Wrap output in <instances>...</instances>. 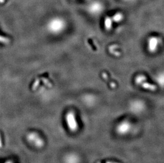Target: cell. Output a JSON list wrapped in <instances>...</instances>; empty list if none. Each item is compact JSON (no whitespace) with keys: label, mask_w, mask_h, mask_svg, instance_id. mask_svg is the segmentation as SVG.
I'll return each instance as SVG.
<instances>
[{"label":"cell","mask_w":164,"mask_h":163,"mask_svg":"<svg viewBox=\"0 0 164 163\" xmlns=\"http://www.w3.org/2000/svg\"><path fill=\"white\" fill-rule=\"evenodd\" d=\"M65 27V22L60 18H54L48 23L47 28L51 33H59L63 30Z\"/></svg>","instance_id":"6da1fadb"},{"label":"cell","mask_w":164,"mask_h":163,"mask_svg":"<svg viewBox=\"0 0 164 163\" xmlns=\"http://www.w3.org/2000/svg\"><path fill=\"white\" fill-rule=\"evenodd\" d=\"M27 140L29 143L37 148H41L44 146V141L38 133L34 132L29 133L26 136Z\"/></svg>","instance_id":"7a4b0ae2"},{"label":"cell","mask_w":164,"mask_h":163,"mask_svg":"<svg viewBox=\"0 0 164 163\" xmlns=\"http://www.w3.org/2000/svg\"><path fill=\"white\" fill-rule=\"evenodd\" d=\"M65 118L67 125L70 130L72 132L76 131L78 128V125L75 117V113L71 111L68 112L66 115Z\"/></svg>","instance_id":"3957f363"},{"label":"cell","mask_w":164,"mask_h":163,"mask_svg":"<svg viewBox=\"0 0 164 163\" xmlns=\"http://www.w3.org/2000/svg\"><path fill=\"white\" fill-rule=\"evenodd\" d=\"M131 129V125L129 122L127 121L122 122L118 125L116 128L118 133L121 135H124L127 133Z\"/></svg>","instance_id":"277c9868"},{"label":"cell","mask_w":164,"mask_h":163,"mask_svg":"<svg viewBox=\"0 0 164 163\" xmlns=\"http://www.w3.org/2000/svg\"><path fill=\"white\" fill-rule=\"evenodd\" d=\"M159 43V39L156 37H152L149 39L148 43V50L151 53H154L157 49L158 45Z\"/></svg>","instance_id":"5b68a950"},{"label":"cell","mask_w":164,"mask_h":163,"mask_svg":"<svg viewBox=\"0 0 164 163\" xmlns=\"http://www.w3.org/2000/svg\"><path fill=\"white\" fill-rule=\"evenodd\" d=\"M102 10L103 6L100 3L98 2H95L91 3L89 6V10L90 11V12L95 14L99 13Z\"/></svg>","instance_id":"8992f818"},{"label":"cell","mask_w":164,"mask_h":163,"mask_svg":"<svg viewBox=\"0 0 164 163\" xmlns=\"http://www.w3.org/2000/svg\"><path fill=\"white\" fill-rule=\"evenodd\" d=\"M141 87L144 89H148L151 91H155L157 89V87L153 84H150L149 83L144 82L142 84H141Z\"/></svg>","instance_id":"52a82bcc"},{"label":"cell","mask_w":164,"mask_h":163,"mask_svg":"<svg viewBox=\"0 0 164 163\" xmlns=\"http://www.w3.org/2000/svg\"><path fill=\"white\" fill-rule=\"evenodd\" d=\"M112 23H113V20L112 18L107 17L105 18V27L106 30H110L112 27Z\"/></svg>","instance_id":"ba28073f"},{"label":"cell","mask_w":164,"mask_h":163,"mask_svg":"<svg viewBox=\"0 0 164 163\" xmlns=\"http://www.w3.org/2000/svg\"><path fill=\"white\" fill-rule=\"evenodd\" d=\"M112 19L115 22H120L123 19V15L122 13L118 12L113 15Z\"/></svg>","instance_id":"9c48e42d"},{"label":"cell","mask_w":164,"mask_h":163,"mask_svg":"<svg viewBox=\"0 0 164 163\" xmlns=\"http://www.w3.org/2000/svg\"><path fill=\"white\" fill-rule=\"evenodd\" d=\"M146 77L144 75H139L136 79V83L137 84H141L146 81Z\"/></svg>","instance_id":"30bf717a"},{"label":"cell","mask_w":164,"mask_h":163,"mask_svg":"<svg viewBox=\"0 0 164 163\" xmlns=\"http://www.w3.org/2000/svg\"><path fill=\"white\" fill-rule=\"evenodd\" d=\"M39 83H40V79H39L38 78L36 79L35 82H34L33 84L32 90H33V91L36 90L37 89V88L38 87Z\"/></svg>","instance_id":"8fae6325"},{"label":"cell","mask_w":164,"mask_h":163,"mask_svg":"<svg viewBox=\"0 0 164 163\" xmlns=\"http://www.w3.org/2000/svg\"><path fill=\"white\" fill-rule=\"evenodd\" d=\"M157 79H158V82L159 84L164 85V73L159 74L157 76Z\"/></svg>","instance_id":"7c38bea8"},{"label":"cell","mask_w":164,"mask_h":163,"mask_svg":"<svg viewBox=\"0 0 164 163\" xmlns=\"http://www.w3.org/2000/svg\"><path fill=\"white\" fill-rule=\"evenodd\" d=\"M0 43L4 44H8L10 43V39L4 36L0 35Z\"/></svg>","instance_id":"4fadbf2b"},{"label":"cell","mask_w":164,"mask_h":163,"mask_svg":"<svg viewBox=\"0 0 164 163\" xmlns=\"http://www.w3.org/2000/svg\"><path fill=\"white\" fill-rule=\"evenodd\" d=\"M41 79L44 84L47 85V87H52V86L51 83L49 82L48 79H46V78H44V77H41Z\"/></svg>","instance_id":"5bb4252c"},{"label":"cell","mask_w":164,"mask_h":163,"mask_svg":"<svg viewBox=\"0 0 164 163\" xmlns=\"http://www.w3.org/2000/svg\"><path fill=\"white\" fill-rule=\"evenodd\" d=\"M2 138L0 135V148H2Z\"/></svg>","instance_id":"9a60e30c"},{"label":"cell","mask_w":164,"mask_h":163,"mask_svg":"<svg viewBox=\"0 0 164 163\" xmlns=\"http://www.w3.org/2000/svg\"><path fill=\"white\" fill-rule=\"evenodd\" d=\"M5 163H13L12 161H7Z\"/></svg>","instance_id":"2e32d148"},{"label":"cell","mask_w":164,"mask_h":163,"mask_svg":"<svg viewBox=\"0 0 164 163\" xmlns=\"http://www.w3.org/2000/svg\"><path fill=\"white\" fill-rule=\"evenodd\" d=\"M106 163H116V162H106Z\"/></svg>","instance_id":"e0dca14e"},{"label":"cell","mask_w":164,"mask_h":163,"mask_svg":"<svg viewBox=\"0 0 164 163\" xmlns=\"http://www.w3.org/2000/svg\"></svg>","instance_id":"ac0fdd59"}]
</instances>
